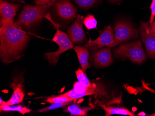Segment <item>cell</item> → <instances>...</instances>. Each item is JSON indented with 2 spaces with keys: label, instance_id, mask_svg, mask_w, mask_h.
I'll list each match as a JSON object with an SVG mask.
<instances>
[{
  "label": "cell",
  "instance_id": "cell-1",
  "mask_svg": "<svg viewBox=\"0 0 155 116\" xmlns=\"http://www.w3.org/2000/svg\"><path fill=\"white\" fill-rule=\"evenodd\" d=\"M29 40V36L15 23L1 26L0 58L7 65L19 60Z\"/></svg>",
  "mask_w": 155,
  "mask_h": 116
},
{
  "label": "cell",
  "instance_id": "cell-2",
  "mask_svg": "<svg viewBox=\"0 0 155 116\" xmlns=\"http://www.w3.org/2000/svg\"><path fill=\"white\" fill-rule=\"evenodd\" d=\"M113 52L115 57L129 58L135 64H142L146 59L140 40L122 44L114 49Z\"/></svg>",
  "mask_w": 155,
  "mask_h": 116
},
{
  "label": "cell",
  "instance_id": "cell-3",
  "mask_svg": "<svg viewBox=\"0 0 155 116\" xmlns=\"http://www.w3.org/2000/svg\"><path fill=\"white\" fill-rule=\"evenodd\" d=\"M49 7L39 5L25 6L15 24L21 27H29L40 22L45 16Z\"/></svg>",
  "mask_w": 155,
  "mask_h": 116
},
{
  "label": "cell",
  "instance_id": "cell-4",
  "mask_svg": "<svg viewBox=\"0 0 155 116\" xmlns=\"http://www.w3.org/2000/svg\"><path fill=\"white\" fill-rule=\"evenodd\" d=\"M52 41L58 45L59 49L56 52L46 53L45 57L49 64L55 65L58 63L60 55L68 50L73 49L74 46L67 34L61 31L58 27L56 28V32Z\"/></svg>",
  "mask_w": 155,
  "mask_h": 116
},
{
  "label": "cell",
  "instance_id": "cell-5",
  "mask_svg": "<svg viewBox=\"0 0 155 116\" xmlns=\"http://www.w3.org/2000/svg\"><path fill=\"white\" fill-rule=\"evenodd\" d=\"M114 29V42L113 47L123 42H127L139 36V30L136 29L130 23L125 21L116 22Z\"/></svg>",
  "mask_w": 155,
  "mask_h": 116
},
{
  "label": "cell",
  "instance_id": "cell-6",
  "mask_svg": "<svg viewBox=\"0 0 155 116\" xmlns=\"http://www.w3.org/2000/svg\"><path fill=\"white\" fill-rule=\"evenodd\" d=\"M114 42V33L111 26H106L101 35L95 40L90 38L84 46L89 50L101 49L104 47H113Z\"/></svg>",
  "mask_w": 155,
  "mask_h": 116
},
{
  "label": "cell",
  "instance_id": "cell-7",
  "mask_svg": "<svg viewBox=\"0 0 155 116\" xmlns=\"http://www.w3.org/2000/svg\"><path fill=\"white\" fill-rule=\"evenodd\" d=\"M10 87L13 88V92L10 99L7 101H3L1 98L0 105H12L21 103L25 97L24 89V78L22 76L17 77L14 79Z\"/></svg>",
  "mask_w": 155,
  "mask_h": 116
},
{
  "label": "cell",
  "instance_id": "cell-8",
  "mask_svg": "<svg viewBox=\"0 0 155 116\" xmlns=\"http://www.w3.org/2000/svg\"><path fill=\"white\" fill-rule=\"evenodd\" d=\"M138 30L147 54L155 58V34L150 29L149 22H141Z\"/></svg>",
  "mask_w": 155,
  "mask_h": 116
},
{
  "label": "cell",
  "instance_id": "cell-9",
  "mask_svg": "<svg viewBox=\"0 0 155 116\" xmlns=\"http://www.w3.org/2000/svg\"><path fill=\"white\" fill-rule=\"evenodd\" d=\"M21 6V4L10 3L5 0H1V26L15 24V23H14V18Z\"/></svg>",
  "mask_w": 155,
  "mask_h": 116
},
{
  "label": "cell",
  "instance_id": "cell-10",
  "mask_svg": "<svg viewBox=\"0 0 155 116\" xmlns=\"http://www.w3.org/2000/svg\"><path fill=\"white\" fill-rule=\"evenodd\" d=\"M91 52L90 59L97 67H107L113 63L111 49L110 47L92 50Z\"/></svg>",
  "mask_w": 155,
  "mask_h": 116
},
{
  "label": "cell",
  "instance_id": "cell-11",
  "mask_svg": "<svg viewBox=\"0 0 155 116\" xmlns=\"http://www.w3.org/2000/svg\"><path fill=\"white\" fill-rule=\"evenodd\" d=\"M55 9L59 16L63 20L75 18L78 10L70 0H58L54 4Z\"/></svg>",
  "mask_w": 155,
  "mask_h": 116
},
{
  "label": "cell",
  "instance_id": "cell-12",
  "mask_svg": "<svg viewBox=\"0 0 155 116\" xmlns=\"http://www.w3.org/2000/svg\"><path fill=\"white\" fill-rule=\"evenodd\" d=\"M83 20L82 16L78 15L75 21L68 30L70 39L74 44H81L87 40L83 28Z\"/></svg>",
  "mask_w": 155,
  "mask_h": 116
},
{
  "label": "cell",
  "instance_id": "cell-13",
  "mask_svg": "<svg viewBox=\"0 0 155 116\" xmlns=\"http://www.w3.org/2000/svg\"><path fill=\"white\" fill-rule=\"evenodd\" d=\"M104 94V89L101 87H97L96 85L94 84L93 86L88 87L85 91L82 92H77L75 91L74 89L71 90L68 92H65L63 94H61V96L72 98L79 99L81 98L87 96V95H93L95 94Z\"/></svg>",
  "mask_w": 155,
  "mask_h": 116
},
{
  "label": "cell",
  "instance_id": "cell-14",
  "mask_svg": "<svg viewBox=\"0 0 155 116\" xmlns=\"http://www.w3.org/2000/svg\"><path fill=\"white\" fill-rule=\"evenodd\" d=\"M74 49L77 55L81 70L86 73L87 70L90 67L89 63L90 59L89 49L85 47L84 46H76L74 48Z\"/></svg>",
  "mask_w": 155,
  "mask_h": 116
},
{
  "label": "cell",
  "instance_id": "cell-15",
  "mask_svg": "<svg viewBox=\"0 0 155 116\" xmlns=\"http://www.w3.org/2000/svg\"><path fill=\"white\" fill-rule=\"evenodd\" d=\"M93 109V107H81L78 104H72L66 107L64 112H69L71 116H87L89 111Z\"/></svg>",
  "mask_w": 155,
  "mask_h": 116
},
{
  "label": "cell",
  "instance_id": "cell-16",
  "mask_svg": "<svg viewBox=\"0 0 155 116\" xmlns=\"http://www.w3.org/2000/svg\"><path fill=\"white\" fill-rule=\"evenodd\" d=\"M100 105L105 111L106 112L105 114L106 116H110V115H115V114L128 115L130 116H136L134 113L130 111L126 108L107 106L105 105L101 104H100Z\"/></svg>",
  "mask_w": 155,
  "mask_h": 116
},
{
  "label": "cell",
  "instance_id": "cell-17",
  "mask_svg": "<svg viewBox=\"0 0 155 116\" xmlns=\"http://www.w3.org/2000/svg\"><path fill=\"white\" fill-rule=\"evenodd\" d=\"M0 111L1 112L3 111H18L22 115H24L26 113H29L31 112V110L29 108H27L25 106H22L21 105H18L17 106H14V105H0Z\"/></svg>",
  "mask_w": 155,
  "mask_h": 116
},
{
  "label": "cell",
  "instance_id": "cell-18",
  "mask_svg": "<svg viewBox=\"0 0 155 116\" xmlns=\"http://www.w3.org/2000/svg\"><path fill=\"white\" fill-rule=\"evenodd\" d=\"M76 75L78 81L86 87H90L93 86L94 84L91 83L88 79L86 73L81 70L79 69L75 71Z\"/></svg>",
  "mask_w": 155,
  "mask_h": 116
},
{
  "label": "cell",
  "instance_id": "cell-19",
  "mask_svg": "<svg viewBox=\"0 0 155 116\" xmlns=\"http://www.w3.org/2000/svg\"><path fill=\"white\" fill-rule=\"evenodd\" d=\"M83 23L88 30L96 29L97 27V21L92 14H88L84 17Z\"/></svg>",
  "mask_w": 155,
  "mask_h": 116
},
{
  "label": "cell",
  "instance_id": "cell-20",
  "mask_svg": "<svg viewBox=\"0 0 155 116\" xmlns=\"http://www.w3.org/2000/svg\"><path fill=\"white\" fill-rule=\"evenodd\" d=\"M77 99H78L59 95L58 96L51 97L48 98L47 99L45 100V101L52 104L54 103L73 102V101H75Z\"/></svg>",
  "mask_w": 155,
  "mask_h": 116
},
{
  "label": "cell",
  "instance_id": "cell-21",
  "mask_svg": "<svg viewBox=\"0 0 155 116\" xmlns=\"http://www.w3.org/2000/svg\"><path fill=\"white\" fill-rule=\"evenodd\" d=\"M78 6L83 9H87L95 5L100 0H74Z\"/></svg>",
  "mask_w": 155,
  "mask_h": 116
},
{
  "label": "cell",
  "instance_id": "cell-22",
  "mask_svg": "<svg viewBox=\"0 0 155 116\" xmlns=\"http://www.w3.org/2000/svg\"><path fill=\"white\" fill-rule=\"evenodd\" d=\"M72 102H65V103H60L52 104V105L48 107H45L44 108L40 109L38 111L40 112H47L49 111L52 110L54 109H57V108H61L66 105H68L71 104Z\"/></svg>",
  "mask_w": 155,
  "mask_h": 116
},
{
  "label": "cell",
  "instance_id": "cell-23",
  "mask_svg": "<svg viewBox=\"0 0 155 116\" xmlns=\"http://www.w3.org/2000/svg\"><path fill=\"white\" fill-rule=\"evenodd\" d=\"M58 0H35V3L39 6H46L51 7Z\"/></svg>",
  "mask_w": 155,
  "mask_h": 116
},
{
  "label": "cell",
  "instance_id": "cell-24",
  "mask_svg": "<svg viewBox=\"0 0 155 116\" xmlns=\"http://www.w3.org/2000/svg\"><path fill=\"white\" fill-rule=\"evenodd\" d=\"M88 87H85L79 81H76L74 84L73 89L77 92H82L87 90Z\"/></svg>",
  "mask_w": 155,
  "mask_h": 116
},
{
  "label": "cell",
  "instance_id": "cell-25",
  "mask_svg": "<svg viewBox=\"0 0 155 116\" xmlns=\"http://www.w3.org/2000/svg\"><path fill=\"white\" fill-rule=\"evenodd\" d=\"M150 8L151 10V14L149 22V23H152L155 17V0H152Z\"/></svg>",
  "mask_w": 155,
  "mask_h": 116
},
{
  "label": "cell",
  "instance_id": "cell-26",
  "mask_svg": "<svg viewBox=\"0 0 155 116\" xmlns=\"http://www.w3.org/2000/svg\"><path fill=\"white\" fill-rule=\"evenodd\" d=\"M149 27L151 32L155 34V19H154L152 23H149Z\"/></svg>",
  "mask_w": 155,
  "mask_h": 116
},
{
  "label": "cell",
  "instance_id": "cell-27",
  "mask_svg": "<svg viewBox=\"0 0 155 116\" xmlns=\"http://www.w3.org/2000/svg\"><path fill=\"white\" fill-rule=\"evenodd\" d=\"M109 2L111 3H117L120 2L122 0H107Z\"/></svg>",
  "mask_w": 155,
  "mask_h": 116
},
{
  "label": "cell",
  "instance_id": "cell-28",
  "mask_svg": "<svg viewBox=\"0 0 155 116\" xmlns=\"http://www.w3.org/2000/svg\"><path fill=\"white\" fill-rule=\"evenodd\" d=\"M10 1H12L17 2H19L21 3H25V0H10Z\"/></svg>",
  "mask_w": 155,
  "mask_h": 116
},
{
  "label": "cell",
  "instance_id": "cell-29",
  "mask_svg": "<svg viewBox=\"0 0 155 116\" xmlns=\"http://www.w3.org/2000/svg\"><path fill=\"white\" fill-rule=\"evenodd\" d=\"M151 116H155V114H152V115H151Z\"/></svg>",
  "mask_w": 155,
  "mask_h": 116
}]
</instances>
